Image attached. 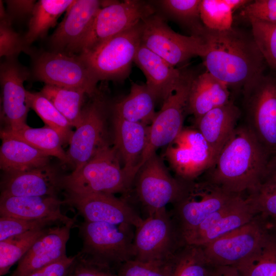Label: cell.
<instances>
[{
    "mask_svg": "<svg viewBox=\"0 0 276 276\" xmlns=\"http://www.w3.org/2000/svg\"><path fill=\"white\" fill-rule=\"evenodd\" d=\"M198 35L204 44L202 58L206 71L228 87L243 89L265 75L267 64L251 32L204 26Z\"/></svg>",
    "mask_w": 276,
    "mask_h": 276,
    "instance_id": "obj_1",
    "label": "cell"
},
{
    "mask_svg": "<svg viewBox=\"0 0 276 276\" xmlns=\"http://www.w3.org/2000/svg\"><path fill=\"white\" fill-rule=\"evenodd\" d=\"M268 159L250 129L245 124L238 125L207 171L205 179L233 194H249L260 187Z\"/></svg>",
    "mask_w": 276,
    "mask_h": 276,
    "instance_id": "obj_2",
    "label": "cell"
},
{
    "mask_svg": "<svg viewBox=\"0 0 276 276\" xmlns=\"http://www.w3.org/2000/svg\"><path fill=\"white\" fill-rule=\"evenodd\" d=\"M132 183L121 166L115 147H110L108 143L87 163L63 176L62 180L66 193L79 195L125 193Z\"/></svg>",
    "mask_w": 276,
    "mask_h": 276,
    "instance_id": "obj_3",
    "label": "cell"
},
{
    "mask_svg": "<svg viewBox=\"0 0 276 276\" xmlns=\"http://www.w3.org/2000/svg\"><path fill=\"white\" fill-rule=\"evenodd\" d=\"M133 227L84 221L79 228L83 242L79 253L94 263L117 271L123 263L134 258Z\"/></svg>",
    "mask_w": 276,
    "mask_h": 276,
    "instance_id": "obj_4",
    "label": "cell"
},
{
    "mask_svg": "<svg viewBox=\"0 0 276 276\" xmlns=\"http://www.w3.org/2000/svg\"><path fill=\"white\" fill-rule=\"evenodd\" d=\"M142 21L89 51L79 54L98 81H121L129 75L142 43Z\"/></svg>",
    "mask_w": 276,
    "mask_h": 276,
    "instance_id": "obj_5",
    "label": "cell"
},
{
    "mask_svg": "<svg viewBox=\"0 0 276 276\" xmlns=\"http://www.w3.org/2000/svg\"><path fill=\"white\" fill-rule=\"evenodd\" d=\"M156 12L153 2L141 0L102 1V7L87 34L78 47L76 54L89 51Z\"/></svg>",
    "mask_w": 276,
    "mask_h": 276,
    "instance_id": "obj_6",
    "label": "cell"
},
{
    "mask_svg": "<svg viewBox=\"0 0 276 276\" xmlns=\"http://www.w3.org/2000/svg\"><path fill=\"white\" fill-rule=\"evenodd\" d=\"M243 92L245 124L269 157L276 152V76L265 74Z\"/></svg>",
    "mask_w": 276,
    "mask_h": 276,
    "instance_id": "obj_7",
    "label": "cell"
},
{
    "mask_svg": "<svg viewBox=\"0 0 276 276\" xmlns=\"http://www.w3.org/2000/svg\"><path fill=\"white\" fill-rule=\"evenodd\" d=\"M134 180L137 197L148 217L169 203L178 202L190 182L172 176L156 152L142 166Z\"/></svg>",
    "mask_w": 276,
    "mask_h": 276,
    "instance_id": "obj_8",
    "label": "cell"
},
{
    "mask_svg": "<svg viewBox=\"0 0 276 276\" xmlns=\"http://www.w3.org/2000/svg\"><path fill=\"white\" fill-rule=\"evenodd\" d=\"M196 76L192 71H182L176 87L163 102L161 109L149 125L141 167L158 148L168 146L183 128L185 118L189 113L190 90Z\"/></svg>",
    "mask_w": 276,
    "mask_h": 276,
    "instance_id": "obj_9",
    "label": "cell"
},
{
    "mask_svg": "<svg viewBox=\"0 0 276 276\" xmlns=\"http://www.w3.org/2000/svg\"><path fill=\"white\" fill-rule=\"evenodd\" d=\"M184 244L175 222L164 208L147 217L135 228L134 259L167 262Z\"/></svg>",
    "mask_w": 276,
    "mask_h": 276,
    "instance_id": "obj_10",
    "label": "cell"
},
{
    "mask_svg": "<svg viewBox=\"0 0 276 276\" xmlns=\"http://www.w3.org/2000/svg\"><path fill=\"white\" fill-rule=\"evenodd\" d=\"M33 76L45 84L80 89L93 96L98 81L80 55L59 52H43L34 60Z\"/></svg>",
    "mask_w": 276,
    "mask_h": 276,
    "instance_id": "obj_11",
    "label": "cell"
},
{
    "mask_svg": "<svg viewBox=\"0 0 276 276\" xmlns=\"http://www.w3.org/2000/svg\"><path fill=\"white\" fill-rule=\"evenodd\" d=\"M142 43L175 66L204 53V44L199 35H183L173 31L164 17L154 13L142 21Z\"/></svg>",
    "mask_w": 276,
    "mask_h": 276,
    "instance_id": "obj_12",
    "label": "cell"
},
{
    "mask_svg": "<svg viewBox=\"0 0 276 276\" xmlns=\"http://www.w3.org/2000/svg\"><path fill=\"white\" fill-rule=\"evenodd\" d=\"M239 195L204 179L190 182L184 196L170 213L181 235L198 226L214 212Z\"/></svg>",
    "mask_w": 276,
    "mask_h": 276,
    "instance_id": "obj_13",
    "label": "cell"
},
{
    "mask_svg": "<svg viewBox=\"0 0 276 276\" xmlns=\"http://www.w3.org/2000/svg\"><path fill=\"white\" fill-rule=\"evenodd\" d=\"M267 228L266 220L257 215L248 223L201 246L213 266H235L257 248Z\"/></svg>",
    "mask_w": 276,
    "mask_h": 276,
    "instance_id": "obj_14",
    "label": "cell"
},
{
    "mask_svg": "<svg viewBox=\"0 0 276 276\" xmlns=\"http://www.w3.org/2000/svg\"><path fill=\"white\" fill-rule=\"evenodd\" d=\"M165 156L177 177L193 181L213 165L211 150L197 129L183 128L167 148Z\"/></svg>",
    "mask_w": 276,
    "mask_h": 276,
    "instance_id": "obj_15",
    "label": "cell"
},
{
    "mask_svg": "<svg viewBox=\"0 0 276 276\" xmlns=\"http://www.w3.org/2000/svg\"><path fill=\"white\" fill-rule=\"evenodd\" d=\"M106 107L95 98L83 108L81 120L71 138L66 152L68 163L79 168L107 142L105 139Z\"/></svg>",
    "mask_w": 276,
    "mask_h": 276,
    "instance_id": "obj_16",
    "label": "cell"
},
{
    "mask_svg": "<svg viewBox=\"0 0 276 276\" xmlns=\"http://www.w3.org/2000/svg\"><path fill=\"white\" fill-rule=\"evenodd\" d=\"M257 215L247 198L239 195L182 237L185 243L203 245L248 223Z\"/></svg>",
    "mask_w": 276,
    "mask_h": 276,
    "instance_id": "obj_17",
    "label": "cell"
},
{
    "mask_svg": "<svg viewBox=\"0 0 276 276\" xmlns=\"http://www.w3.org/2000/svg\"><path fill=\"white\" fill-rule=\"evenodd\" d=\"M64 201L76 209L85 221L88 222L127 224L136 228L144 220L129 204L113 194L97 193L79 195L67 193Z\"/></svg>",
    "mask_w": 276,
    "mask_h": 276,
    "instance_id": "obj_18",
    "label": "cell"
},
{
    "mask_svg": "<svg viewBox=\"0 0 276 276\" xmlns=\"http://www.w3.org/2000/svg\"><path fill=\"white\" fill-rule=\"evenodd\" d=\"M29 75L28 70L15 57L6 58L1 64L2 115L8 125L6 129L15 130L27 125L30 107L24 84Z\"/></svg>",
    "mask_w": 276,
    "mask_h": 276,
    "instance_id": "obj_19",
    "label": "cell"
},
{
    "mask_svg": "<svg viewBox=\"0 0 276 276\" xmlns=\"http://www.w3.org/2000/svg\"><path fill=\"white\" fill-rule=\"evenodd\" d=\"M102 3L98 0H75L50 37L53 51L76 54L102 7Z\"/></svg>",
    "mask_w": 276,
    "mask_h": 276,
    "instance_id": "obj_20",
    "label": "cell"
},
{
    "mask_svg": "<svg viewBox=\"0 0 276 276\" xmlns=\"http://www.w3.org/2000/svg\"><path fill=\"white\" fill-rule=\"evenodd\" d=\"M63 177L49 164L26 171L6 173L1 183V195L56 196L63 189Z\"/></svg>",
    "mask_w": 276,
    "mask_h": 276,
    "instance_id": "obj_21",
    "label": "cell"
},
{
    "mask_svg": "<svg viewBox=\"0 0 276 276\" xmlns=\"http://www.w3.org/2000/svg\"><path fill=\"white\" fill-rule=\"evenodd\" d=\"M73 225L48 228L18 262L11 276H26L66 256V245Z\"/></svg>",
    "mask_w": 276,
    "mask_h": 276,
    "instance_id": "obj_22",
    "label": "cell"
},
{
    "mask_svg": "<svg viewBox=\"0 0 276 276\" xmlns=\"http://www.w3.org/2000/svg\"><path fill=\"white\" fill-rule=\"evenodd\" d=\"M149 125L128 121L114 116V147L123 163V169L133 183L141 168L146 148Z\"/></svg>",
    "mask_w": 276,
    "mask_h": 276,
    "instance_id": "obj_23",
    "label": "cell"
},
{
    "mask_svg": "<svg viewBox=\"0 0 276 276\" xmlns=\"http://www.w3.org/2000/svg\"><path fill=\"white\" fill-rule=\"evenodd\" d=\"M65 203L57 196H13L1 195L0 215L23 219L51 218L63 224L74 225L75 218L64 215L61 206Z\"/></svg>",
    "mask_w": 276,
    "mask_h": 276,
    "instance_id": "obj_24",
    "label": "cell"
},
{
    "mask_svg": "<svg viewBox=\"0 0 276 276\" xmlns=\"http://www.w3.org/2000/svg\"><path fill=\"white\" fill-rule=\"evenodd\" d=\"M134 62L144 73L148 88L157 101L163 103L176 87L182 71L175 68L142 43Z\"/></svg>",
    "mask_w": 276,
    "mask_h": 276,
    "instance_id": "obj_25",
    "label": "cell"
},
{
    "mask_svg": "<svg viewBox=\"0 0 276 276\" xmlns=\"http://www.w3.org/2000/svg\"><path fill=\"white\" fill-rule=\"evenodd\" d=\"M240 115L239 108L229 101L225 105L211 110L195 121L197 129L211 150L214 163L237 127Z\"/></svg>",
    "mask_w": 276,
    "mask_h": 276,
    "instance_id": "obj_26",
    "label": "cell"
},
{
    "mask_svg": "<svg viewBox=\"0 0 276 276\" xmlns=\"http://www.w3.org/2000/svg\"><path fill=\"white\" fill-rule=\"evenodd\" d=\"M229 87L208 72L196 75L189 96V113L195 121L211 110L227 103Z\"/></svg>",
    "mask_w": 276,
    "mask_h": 276,
    "instance_id": "obj_27",
    "label": "cell"
},
{
    "mask_svg": "<svg viewBox=\"0 0 276 276\" xmlns=\"http://www.w3.org/2000/svg\"><path fill=\"white\" fill-rule=\"evenodd\" d=\"M0 167L6 173L20 172L49 164V156L25 142L1 133Z\"/></svg>",
    "mask_w": 276,
    "mask_h": 276,
    "instance_id": "obj_28",
    "label": "cell"
},
{
    "mask_svg": "<svg viewBox=\"0 0 276 276\" xmlns=\"http://www.w3.org/2000/svg\"><path fill=\"white\" fill-rule=\"evenodd\" d=\"M157 102L146 84L132 82L129 94L114 106V116L121 119L150 125L156 114Z\"/></svg>",
    "mask_w": 276,
    "mask_h": 276,
    "instance_id": "obj_29",
    "label": "cell"
},
{
    "mask_svg": "<svg viewBox=\"0 0 276 276\" xmlns=\"http://www.w3.org/2000/svg\"><path fill=\"white\" fill-rule=\"evenodd\" d=\"M235 266L243 276H276V233L268 224L259 245Z\"/></svg>",
    "mask_w": 276,
    "mask_h": 276,
    "instance_id": "obj_30",
    "label": "cell"
},
{
    "mask_svg": "<svg viewBox=\"0 0 276 276\" xmlns=\"http://www.w3.org/2000/svg\"><path fill=\"white\" fill-rule=\"evenodd\" d=\"M75 0H40L37 2L29 21L28 30L24 37L29 47L35 40L46 36L49 29L55 26L59 16L68 10Z\"/></svg>",
    "mask_w": 276,
    "mask_h": 276,
    "instance_id": "obj_31",
    "label": "cell"
},
{
    "mask_svg": "<svg viewBox=\"0 0 276 276\" xmlns=\"http://www.w3.org/2000/svg\"><path fill=\"white\" fill-rule=\"evenodd\" d=\"M1 133L23 141L49 156H55L64 163H68L66 152L62 147L63 143L60 135L47 125L32 128L27 125L15 130L6 128Z\"/></svg>",
    "mask_w": 276,
    "mask_h": 276,
    "instance_id": "obj_32",
    "label": "cell"
},
{
    "mask_svg": "<svg viewBox=\"0 0 276 276\" xmlns=\"http://www.w3.org/2000/svg\"><path fill=\"white\" fill-rule=\"evenodd\" d=\"M171 276H212L214 267L201 246L185 243L168 261Z\"/></svg>",
    "mask_w": 276,
    "mask_h": 276,
    "instance_id": "obj_33",
    "label": "cell"
},
{
    "mask_svg": "<svg viewBox=\"0 0 276 276\" xmlns=\"http://www.w3.org/2000/svg\"><path fill=\"white\" fill-rule=\"evenodd\" d=\"M40 92L53 103L72 127L78 126L87 95L84 90L45 84Z\"/></svg>",
    "mask_w": 276,
    "mask_h": 276,
    "instance_id": "obj_34",
    "label": "cell"
},
{
    "mask_svg": "<svg viewBox=\"0 0 276 276\" xmlns=\"http://www.w3.org/2000/svg\"><path fill=\"white\" fill-rule=\"evenodd\" d=\"M155 6L169 18L187 26L192 35H198L204 28L200 16L201 0H160L152 1Z\"/></svg>",
    "mask_w": 276,
    "mask_h": 276,
    "instance_id": "obj_35",
    "label": "cell"
},
{
    "mask_svg": "<svg viewBox=\"0 0 276 276\" xmlns=\"http://www.w3.org/2000/svg\"><path fill=\"white\" fill-rule=\"evenodd\" d=\"M27 103L47 125L55 130L60 135L63 144L69 143L73 132L66 118L53 103L40 92L27 91Z\"/></svg>",
    "mask_w": 276,
    "mask_h": 276,
    "instance_id": "obj_36",
    "label": "cell"
},
{
    "mask_svg": "<svg viewBox=\"0 0 276 276\" xmlns=\"http://www.w3.org/2000/svg\"><path fill=\"white\" fill-rule=\"evenodd\" d=\"M48 228L31 231L0 241V275L7 274L19 262Z\"/></svg>",
    "mask_w": 276,
    "mask_h": 276,
    "instance_id": "obj_37",
    "label": "cell"
},
{
    "mask_svg": "<svg viewBox=\"0 0 276 276\" xmlns=\"http://www.w3.org/2000/svg\"><path fill=\"white\" fill-rule=\"evenodd\" d=\"M234 10L226 0H201L200 16L203 25L215 31H225L232 29Z\"/></svg>",
    "mask_w": 276,
    "mask_h": 276,
    "instance_id": "obj_38",
    "label": "cell"
},
{
    "mask_svg": "<svg viewBox=\"0 0 276 276\" xmlns=\"http://www.w3.org/2000/svg\"><path fill=\"white\" fill-rule=\"evenodd\" d=\"M251 33L267 65L276 72V22L250 20Z\"/></svg>",
    "mask_w": 276,
    "mask_h": 276,
    "instance_id": "obj_39",
    "label": "cell"
},
{
    "mask_svg": "<svg viewBox=\"0 0 276 276\" xmlns=\"http://www.w3.org/2000/svg\"><path fill=\"white\" fill-rule=\"evenodd\" d=\"M13 19L7 11L0 13V56L6 58L14 57L21 52L31 53L26 45L24 37L12 29Z\"/></svg>",
    "mask_w": 276,
    "mask_h": 276,
    "instance_id": "obj_40",
    "label": "cell"
},
{
    "mask_svg": "<svg viewBox=\"0 0 276 276\" xmlns=\"http://www.w3.org/2000/svg\"><path fill=\"white\" fill-rule=\"evenodd\" d=\"M55 222L51 218L29 219L1 216L0 241L31 231L47 228Z\"/></svg>",
    "mask_w": 276,
    "mask_h": 276,
    "instance_id": "obj_41",
    "label": "cell"
},
{
    "mask_svg": "<svg viewBox=\"0 0 276 276\" xmlns=\"http://www.w3.org/2000/svg\"><path fill=\"white\" fill-rule=\"evenodd\" d=\"M118 276H171L167 262H143L129 260L117 270Z\"/></svg>",
    "mask_w": 276,
    "mask_h": 276,
    "instance_id": "obj_42",
    "label": "cell"
},
{
    "mask_svg": "<svg viewBox=\"0 0 276 276\" xmlns=\"http://www.w3.org/2000/svg\"><path fill=\"white\" fill-rule=\"evenodd\" d=\"M246 197L257 215L265 219L276 218V188L261 186Z\"/></svg>",
    "mask_w": 276,
    "mask_h": 276,
    "instance_id": "obj_43",
    "label": "cell"
},
{
    "mask_svg": "<svg viewBox=\"0 0 276 276\" xmlns=\"http://www.w3.org/2000/svg\"><path fill=\"white\" fill-rule=\"evenodd\" d=\"M243 18L269 23L276 22V0L251 1L240 13Z\"/></svg>",
    "mask_w": 276,
    "mask_h": 276,
    "instance_id": "obj_44",
    "label": "cell"
},
{
    "mask_svg": "<svg viewBox=\"0 0 276 276\" xmlns=\"http://www.w3.org/2000/svg\"><path fill=\"white\" fill-rule=\"evenodd\" d=\"M66 276H118V275L116 270L94 263L78 253L76 255V258Z\"/></svg>",
    "mask_w": 276,
    "mask_h": 276,
    "instance_id": "obj_45",
    "label": "cell"
},
{
    "mask_svg": "<svg viewBox=\"0 0 276 276\" xmlns=\"http://www.w3.org/2000/svg\"><path fill=\"white\" fill-rule=\"evenodd\" d=\"M76 258L66 256L26 276H66Z\"/></svg>",
    "mask_w": 276,
    "mask_h": 276,
    "instance_id": "obj_46",
    "label": "cell"
},
{
    "mask_svg": "<svg viewBox=\"0 0 276 276\" xmlns=\"http://www.w3.org/2000/svg\"><path fill=\"white\" fill-rule=\"evenodd\" d=\"M36 3L34 0L6 1V11L13 20L16 17H23L29 14L31 15Z\"/></svg>",
    "mask_w": 276,
    "mask_h": 276,
    "instance_id": "obj_47",
    "label": "cell"
},
{
    "mask_svg": "<svg viewBox=\"0 0 276 276\" xmlns=\"http://www.w3.org/2000/svg\"><path fill=\"white\" fill-rule=\"evenodd\" d=\"M261 186L276 188V152L268 157Z\"/></svg>",
    "mask_w": 276,
    "mask_h": 276,
    "instance_id": "obj_48",
    "label": "cell"
},
{
    "mask_svg": "<svg viewBox=\"0 0 276 276\" xmlns=\"http://www.w3.org/2000/svg\"><path fill=\"white\" fill-rule=\"evenodd\" d=\"M212 276H243L239 269L235 266H215L213 269Z\"/></svg>",
    "mask_w": 276,
    "mask_h": 276,
    "instance_id": "obj_49",
    "label": "cell"
},
{
    "mask_svg": "<svg viewBox=\"0 0 276 276\" xmlns=\"http://www.w3.org/2000/svg\"><path fill=\"white\" fill-rule=\"evenodd\" d=\"M266 220L268 226L276 233V218Z\"/></svg>",
    "mask_w": 276,
    "mask_h": 276,
    "instance_id": "obj_50",
    "label": "cell"
}]
</instances>
